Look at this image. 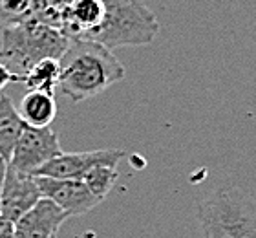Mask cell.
I'll list each match as a JSON object with an SVG mask.
<instances>
[{
	"instance_id": "obj_1",
	"label": "cell",
	"mask_w": 256,
	"mask_h": 238,
	"mask_svg": "<svg viewBox=\"0 0 256 238\" xmlns=\"http://www.w3.org/2000/svg\"><path fill=\"white\" fill-rule=\"evenodd\" d=\"M59 88L75 103L96 97L124 79V68L112 50L94 41H70L59 59Z\"/></svg>"
},
{
	"instance_id": "obj_2",
	"label": "cell",
	"mask_w": 256,
	"mask_h": 238,
	"mask_svg": "<svg viewBox=\"0 0 256 238\" xmlns=\"http://www.w3.org/2000/svg\"><path fill=\"white\" fill-rule=\"evenodd\" d=\"M68 44L70 39L64 37L57 28L30 19L8 26L2 32L0 63L22 81V77L44 59L59 61Z\"/></svg>"
},
{
	"instance_id": "obj_3",
	"label": "cell",
	"mask_w": 256,
	"mask_h": 238,
	"mask_svg": "<svg viewBox=\"0 0 256 238\" xmlns=\"http://www.w3.org/2000/svg\"><path fill=\"white\" fill-rule=\"evenodd\" d=\"M101 24L82 41H94L108 50L121 46H146L160 32L156 15L141 0H102Z\"/></svg>"
},
{
	"instance_id": "obj_4",
	"label": "cell",
	"mask_w": 256,
	"mask_h": 238,
	"mask_svg": "<svg viewBox=\"0 0 256 238\" xmlns=\"http://www.w3.org/2000/svg\"><path fill=\"white\" fill-rule=\"evenodd\" d=\"M205 238H256V200L240 187H225L198 205Z\"/></svg>"
},
{
	"instance_id": "obj_5",
	"label": "cell",
	"mask_w": 256,
	"mask_h": 238,
	"mask_svg": "<svg viewBox=\"0 0 256 238\" xmlns=\"http://www.w3.org/2000/svg\"><path fill=\"white\" fill-rule=\"evenodd\" d=\"M60 152L62 148L59 138L50 127H26L11 152L8 165L18 172L35 176L42 165L59 156Z\"/></svg>"
},
{
	"instance_id": "obj_6",
	"label": "cell",
	"mask_w": 256,
	"mask_h": 238,
	"mask_svg": "<svg viewBox=\"0 0 256 238\" xmlns=\"http://www.w3.org/2000/svg\"><path fill=\"white\" fill-rule=\"evenodd\" d=\"M124 156V150L119 148H99V150H88V152H60L48 163L42 165L35 176L44 178H55V180H80L86 170H90L94 165H118Z\"/></svg>"
},
{
	"instance_id": "obj_7",
	"label": "cell",
	"mask_w": 256,
	"mask_h": 238,
	"mask_svg": "<svg viewBox=\"0 0 256 238\" xmlns=\"http://www.w3.org/2000/svg\"><path fill=\"white\" fill-rule=\"evenodd\" d=\"M40 198L42 194H40L35 176L18 172L13 167L6 165L2 194H0V216L15 223Z\"/></svg>"
},
{
	"instance_id": "obj_8",
	"label": "cell",
	"mask_w": 256,
	"mask_h": 238,
	"mask_svg": "<svg viewBox=\"0 0 256 238\" xmlns=\"http://www.w3.org/2000/svg\"><path fill=\"white\" fill-rule=\"evenodd\" d=\"M35 178L42 198H48L57 203L70 216L84 214L102 201L86 187L82 180H55L44 176H35Z\"/></svg>"
},
{
	"instance_id": "obj_9",
	"label": "cell",
	"mask_w": 256,
	"mask_h": 238,
	"mask_svg": "<svg viewBox=\"0 0 256 238\" xmlns=\"http://www.w3.org/2000/svg\"><path fill=\"white\" fill-rule=\"evenodd\" d=\"M70 218L57 203L40 198L15 222V238H57L59 229Z\"/></svg>"
},
{
	"instance_id": "obj_10",
	"label": "cell",
	"mask_w": 256,
	"mask_h": 238,
	"mask_svg": "<svg viewBox=\"0 0 256 238\" xmlns=\"http://www.w3.org/2000/svg\"><path fill=\"white\" fill-rule=\"evenodd\" d=\"M104 15L102 0H72L60 10V33L70 41L84 39L101 24Z\"/></svg>"
},
{
	"instance_id": "obj_11",
	"label": "cell",
	"mask_w": 256,
	"mask_h": 238,
	"mask_svg": "<svg viewBox=\"0 0 256 238\" xmlns=\"http://www.w3.org/2000/svg\"><path fill=\"white\" fill-rule=\"evenodd\" d=\"M18 114L28 127H50L57 116L55 97L52 94H46V92L28 90V94L20 101Z\"/></svg>"
},
{
	"instance_id": "obj_12",
	"label": "cell",
	"mask_w": 256,
	"mask_h": 238,
	"mask_svg": "<svg viewBox=\"0 0 256 238\" xmlns=\"http://www.w3.org/2000/svg\"><path fill=\"white\" fill-rule=\"evenodd\" d=\"M28 125L8 95H0V158L10 161L11 152Z\"/></svg>"
},
{
	"instance_id": "obj_13",
	"label": "cell",
	"mask_w": 256,
	"mask_h": 238,
	"mask_svg": "<svg viewBox=\"0 0 256 238\" xmlns=\"http://www.w3.org/2000/svg\"><path fill=\"white\" fill-rule=\"evenodd\" d=\"M59 61L57 59H44L22 77V83L26 85L28 90L46 92V94L54 95L55 90L59 88Z\"/></svg>"
},
{
	"instance_id": "obj_14",
	"label": "cell",
	"mask_w": 256,
	"mask_h": 238,
	"mask_svg": "<svg viewBox=\"0 0 256 238\" xmlns=\"http://www.w3.org/2000/svg\"><path fill=\"white\" fill-rule=\"evenodd\" d=\"M118 178H119L118 165L99 163V165H94L90 170H86L84 176H82L80 180L84 181L86 187H88L97 198L104 200L108 192L112 190V187L116 185Z\"/></svg>"
},
{
	"instance_id": "obj_15",
	"label": "cell",
	"mask_w": 256,
	"mask_h": 238,
	"mask_svg": "<svg viewBox=\"0 0 256 238\" xmlns=\"http://www.w3.org/2000/svg\"><path fill=\"white\" fill-rule=\"evenodd\" d=\"M0 19L8 24H20L32 19V0H0Z\"/></svg>"
},
{
	"instance_id": "obj_16",
	"label": "cell",
	"mask_w": 256,
	"mask_h": 238,
	"mask_svg": "<svg viewBox=\"0 0 256 238\" xmlns=\"http://www.w3.org/2000/svg\"><path fill=\"white\" fill-rule=\"evenodd\" d=\"M11 81H18V79H16V77L13 74H11L10 70L6 68L4 64L0 63V90H4L6 86H8L11 83Z\"/></svg>"
},
{
	"instance_id": "obj_17",
	"label": "cell",
	"mask_w": 256,
	"mask_h": 238,
	"mask_svg": "<svg viewBox=\"0 0 256 238\" xmlns=\"http://www.w3.org/2000/svg\"><path fill=\"white\" fill-rule=\"evenodd\" d=\"M70 2H72V0H57V4H59L60 10H62V8H64L66 4H70Z\"/></svg>"
}]
</instances>
